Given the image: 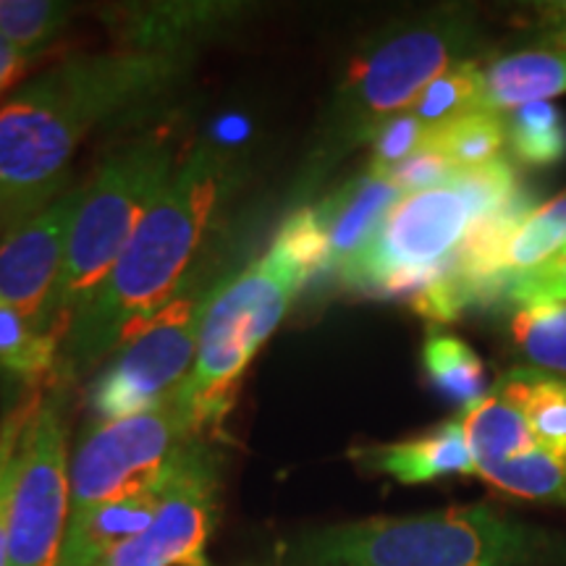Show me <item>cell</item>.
Returning <instances> with one entry per match:
<instances>
[{
	"mask_svg": "<svg viewBox=\"0 0 566 566\" xmlns=\"http://www.w3.org/2000/svg\"><path fill=\"white\" fill-rule=\"evenodd\" d=\"M512 338L527 367L566 378V302L516 310Z\"/></svg>",
	"mask_w": 566,
	"mask_h": 566,
	"instance_id": "20",
	"label": "cell"
},
{
	"mask_svg": "<svg viewBox=\"0 0 566 566\" xmlns=\"http://www.w3.org/2000/svg\"><path fill=\"white\" fill-rule=\"evenodd\" d=\"M428 126L415 116L412 111L399 113V116L388 118V122L375 132L373 137V155L367 171L386 176L394 166L415 155L428 139Z\"/></svg>",
	"mask_w": 566,
	"mask_h": 566,
	"instance_id": "27",
	"label": "cell"
},
{
	"mask_svg": "<svg viewBox=\"0 0 566 566\" xmlns=\"http://www.w3.org/2000/svg\"><path fill=\"white\" fill-rule=\"evenodd\" d=\"M307 281L271 247L265 258L254 260L212 296L195 367L176 391L200 433L218 428L229 415L252 357L273 336Z\"/></svg>",
	"mask_w": 566,
	"mask_h": 566,
	"instance_id": "6",
	"label": "cell"
},
{
	"mask_svg": "<svg viewBox=\"0 0 566 566\" xmlns=\"http://www.w3.org/2000/svg\"><path fill=\"white\" fill-rule=\"evenodd\" d=\"M478 38L475 17L462 9L428 11L375 32L331 97L300 187L310 192L346 153L373 142L388 118L412 108L420 92L443 71L470 61Z\"/></svg>",
	"mask_w": 566,
	"mask_h": 566,
	"instance_id": "4",
	"label": "cell"
},
{
	"mask_svg": "<svg viewBox=\"0 0 566 566\" xmlns=\"http://www.w3.org/2000/svg\"><path fill=\"white\" fill-rule=\"evenodd\" d=\"M40 391L30 396L21 405L11 407L0 420V566H9V509L13 475H17V454L19 441L24 433L27 420H30L34 407H38Z\"/></svg>",
	"mask_w": 566,
	"mask_h": 566,
	"instance_id": "26",
	"label": "cell"
},
{
	"mask_svg": "<svg viewBox=\"0 0 566 566\" xmlns=\"http://www.w3.org/2000/svg\"><path fill=\"white\" fill-rule=\"evenodd\" d=\"M472 221L475 210L454 181L405 195L338 279L354 292L412 300L443 273Z\"/></svg>",
	"mask_w": 566,
	"mask_h": 566,
	"instance_id": "9",
	"label": "cell"
},
{
	"mask_svg": "<svg viewBox=\"0 0 566 566\" xmlns=\"http://www.w3.org/2000/svg\"><path fill=\"white\" fill-rule=\"evenodd\" d=\"M564 92L566 48L509 53L483 69V103L495 116H506L530 103H546Z\"/></svg>",
	"mask_w": 566,
	"mask_h": 566,
	"instance_id": "15",
	"label": "cell"
},
{
	"mask_svg": "<svg viewBox=\"0 0 566 566\" xmlns=\"http://www.w3.org/2000/svg\"><path fill=\"white\" fill-rule=\"evenodd\" d=\"M202 441L179 394L147 412L97 422L69 464V527L95 509L155 488L189 446Z\"/></svg>",
	"mask_w": 566,
	"mask_h": 566,
	"instance_id": "7",
	"label": "cell"
},
{
	"mask_svg": "<svg viewBox=\"0 0 566 566\" xmlns=\"http://www.w3.org/2000/svg\"><path fill=\"white\" fill-rule=\"evenodd\" d=\"M281 562L283 566H566V533L475 504L310 530L281 551Z\"/></svg>",
	"mask_w": 566,
	"mask_h": 566,
	"instance_id": "3",
	"label": "cell"
},
{
	"mask_svg": "<svg viewBox=\"0 0 566 566\" xmlns=\"http://www.w3.org/2000/svg\"><path fill=\"white\" fill-rule=\"evenodd\" d=\"M160 501L163 480L155 488L90 512L80 525L66 530L59 566H101L113 551L150 525Z\"/></svg>",
	"mask_w": 566,
	"mask_h": 566,
	"instance_id": "16",
	"label": "cell"
},
{
	"mask_svg": "<svg viewBox=\"0 0 566 566\" xmlns=\"http://www.w3.org/2000/svg\"><path fill=\"white\" fill-rule=\"evenodd\" d=\"M27 63H30V53H24L0 34V95L24 74Z\"/></svg>",
	"mask_w": 566,
	"mask_h": 566,
	"instance_id": "30",
	"label": "cell"
},
{
	"mask_svg": "<svg viewBox=\"0 0 566 566\" xmlns=\"http://www.w3.org/2000/svg\"><path fill=\"white\" fill-rule=\"evenodd\" d=\"M61 346L55 338L40 334L17 310L0 302V367L21 380H38L59 370Z\"/></svg>",
	"mask_w": 566,
	"mask_h": 566,
	"instance_id": "23",
	"label": "cell"
},
{
	"mask_svg": "<svg viewBox=\"0 0 566 566\" xmlns=\"http://www.w3.org/2000/svg\"><path fill=\"white\" fill-rule=\"evenodd\" d=\"M504 300L516 307H537V304L566 302V247L548 258L546 263L516 273L509 281Z\"/></svg>",
	"mask_w": 566,
	"mask_h": 566,
	"instance_id": "28",
	"label": "cell"
},
{
	"mask_svg": "<svg viewBox=\"0 0 566 566\" xmlns=\"http://www.w3.org/2000/svg\"><path fill=\"white\" fill-rule=\"evenodd\" d=\"M352 457L365 470L384 472L407 485L433 483V480L457 475H478L459 417L441 422L428 433L409 438V441L370 446V449L354 451Z\"/></svg>",
	"mask_w": 566,
	"mask_h": 566,
	"instance_id": "14",
	"label": "cell"
},
{
	"mask_svg": "<svg viewBox=\"0 0 566 566\" xmlns=\"http://www.w3.org/2000/svg\"><path fill=\"white\" fill-rule=\"evenodd\" d=\"M223 283L192 273L171 302L126 342L90 391L97 422L124 420L163 405L192 373L202 321Z\"/></svg>",
	"mask_w": 566,
	"mask_h": 566,
	"instance_id": "8",
	"label": "cell"
},
{
	"mask_svg": "<svg viewBox=\"0 0 566 566\" xmlns=\"http://www.w3.org/2000/svg\"><path fill=\"white\" fill-rule=\"evenodd\" d=\"M273 250L281 252L294 268H300L307 279L331 271L328 237L317 221L315 208H300L294 216H289L275 237Z\"/></svg>",
	"mask_w": 566,
	"mask_h": 566,
	"instance_id": "25",
	"label": "cell"
},
{
	"mask_svg": "<svg viewBox=\"0 0 566 566\" xmlns=\"http://www.w3.org/2000/svg\"><path fill=\"white\" fill-rule=\"evenodd\" d=\"M514 158L525 166H554L566 158V116L551 103L522 105L506 118Z\"/></svg>",
	"mask_w": 566,
	"mask_h": 566,
	"instance_id": "22",
	"label": "cell"
},
{
	"mask_svg": "<svg viewBox=\"0 0 566 566\" xmlns=\"http://www.w3.org/2000/svg\"><path fill=\"white\" fill-rule=\"evenodd\" d=\"M401 200L405 192L391 179L365 171L317 202L315 216L328 237L331 271L338 273L352 258H357Z\"/></svg>",
	"mask_w": 566,
	"mask_h": 566,
	"instance_id": "13",
	"label": "cell"
},
{
	"mask_svg": "<svg viewBox=\"0 0 566 566\" xmlns=\"http://www.w3.org/2000/svg\"><path fill=\"white\" fill-rule=\"evenodd\" d=\"M71 19V6L51 0H0V34L24 53L53 40Z\"/></svg>",
	"mask_w": 566,
	"mask_h": 566,
	"instance_id": "24",
	"label": "cell"
},
{
	"mask_svg": "<svg viewBox=\"0 0 566 566\" xmlns=\"http://www.w3.org/2000/svg\"><path fill=\"white\" fill-rule=\"evenodd\" d=\"M80 200L82 187L0 233V302L45 336Z\"/></svg>",
	"mask_w": 566,
	"mask_h": 566,
	"instance_id": "12",
	"label": "cell"
},
{
	"mask_svg": "<svg viewBox=\"0 0 566 566\" xmlns=\"http://www.w3.org/2000/svg\"><path fill=\"white\" fill-rule=\"evenodd\" d=\"M409 111L428 126V132H436L446 124L485 111L483 66L475 59H470L443 71L438 80L420 92V97Z\"/></svg>",
	"mask_w": 566,
	"mask_h": 566,
	"instance_id": "18",
	"label": "cell"
},
{
	"mask_svg": "<svg viewBox=\"0 0 566 566\" xmlns=\"http://www.w3.org/2000/svg\"><path fill=\"white\" fill-rule=\"evenodd\" d=\"M69 428L61 391L40 394L19 441L9 566H59L69 530Z\"/></svg>",
	"mask_w": 566,
	"mask_h": 566,
	"instance_id": "10",
	"label": "cell"
},
{
	"mask_svg": "<svg viewBox=\"0 0 566 566\" xmlns=\"http://www.w3.org/2000/svg\"><path fill=\"white\" fill-rule=\"evenodd\" d=\"M174 176V145L168 134H150L122 145L101 163L95 179L82 187L71 223L66 260L48 321L59 346L74 317L103 286L142 218Z\"/></svg>",
	"mask_w": 566,
	"mask_h": 566,
	"instance_id": "5",
	"label": "cell"
},
{
	"mask_svg": "<svg viewBox=\"0 0 566 566\" xmlns=\"http://www.w3.org/2000/svg\"><path fill=\"white\" fill-rule=\"evenodd\" d=\"M422 365L438 391L449 401H454L462 412L483 401L488 394L485 367L472 352V346H467L462 338L430 334L422 346Z\"/></svg>",
	"mask_w": 566,
	"mask_h": 566,
	"instance_id": "17",
	"label": "cell"
},
{
	"mask_svg": "<svg viewBox=\"0 0 566 566\" xmlns=\"http://www.w3.org/2000/svg\"><path fill=\"white\" fill-rule=\"evenodd\" d=\"M184 71L176 51L92 53L24 84L0 108V233L55 202L97 124L158 97Z\"/></svg>",
	"mask_w": 566,
	"mask_h": 566,
	"instance_id": "1",
	"label": "cell"
},
{
	"mask_svg": "<svg viewBox=\"0 0 566 566\" xmlns=\"http://www.w3.org/2000/svg\"><path fill=\"white\" fill-rule=\"evenodd\" d=\"M218 459L202 441L189 446L163 478L153 522L101 566H210L208 543L218 520Z\"/></svg>",
	"mask_w": 566,
	"mask_h": 566,
	"instance_id": "11",
	"label": "cell"
},
{
	"mask_svg": "<svg viewBox=\"0 0 566 566\" xmlns=\"http://www.w3.org/2000/svg\"><path fill=\"white\" fill-rule=\"evenodd\" d=\"M457 174L459 171L446 160V155L441 150H436L430 142H424L415 155H409L407 160L394 166L391 171L386 174V179H391L405 195H417L424 192V189L443 187V184H449Z\"/></svg>",
	"mask_w": 566,
	"mask_h": 566,
	"instance_id": "29",
	"label": "cell"
},
{
	"mask_svg": "<svg viewBox=\"0 0 566 566\" xmlns=\"http://www.w3.org/2000/svg\"><path fill=\"white\" fill-rule=\"evenodd\" d=\"M566 247V192L537 205L522 221L520 229L509 239L504 252V271L509 281L516 273L530 271V268L546 263L556 252Z\"/></svg>",
	"mask_w": 566,
	"mask_h": 566,
	"instance_id": "21",
	"label": "cell"
},
{
	"mask_svg": "<svg viewBox=\"0 0 566 566\" xmlns=\"http://www.w3.org/2000/svg\"><path fill=\"white\" fill-rule=\"evenodd\" d=\"M424 142L441 150L457 171L491 166V163L501 160V153H504L509 142L506 116H495V113L488 111L472 113V116H464L459 122L430 132Z\"/></svg>",
	"mask_w": 566,
	"mask_h": 566,
	"instance_id": "19",
	"label": "cell"
},
{
	"mask_svg": "<svg viewBox=\"0 0 566 566\" xmlns=\"http://www.w3.org/2000/svg\"><path fill=\"white\" fill-rule=\"evenodd\" d=\"M233 181V163L212 142H202L176 168L116 268L71 323L59 352L66 378L122 349L171 302Z\"/></svg>",
	"mask_w": 566,
	"mask_h": 566,
	"instance_id": "2",
	"label": "cell"
}]
</instances>
